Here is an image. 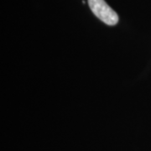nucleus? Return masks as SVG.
<instances>
[{"instance_id":"obj_1","label":"nucleus","mask_w":151,"mask_h":151,"mask_svg":"<svg viewBox=\"0 0 151 151\" xmlns=\"http://www.w3.org/2000/svg\"><path fill=\"white\" fill-rule=\"evenodd\" d=\"M92 13L108 25H115L119 22L117 13L104 0H87Z\"/></svg>"}]
</instances>
